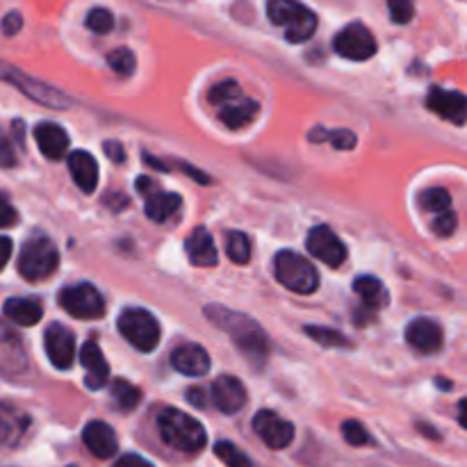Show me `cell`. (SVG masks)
I'll return each instance as SVG.
<instances>
[{"instance_id":"4dcf8cb0","label":"cell","mask_w":467,"mask_h":467,"mask_svg":"<svg viewBox=\"0 0 467 467\" xmlns=\"http://www.w3.org/2000/svg\"><path fill=\"white\" fill-rule=\"evenodd\" d=\"M420 205L438 217V214L442 213H450L451 199L450 194H447V190H442V187H431V190L422 192V196H420Z\"/></svg>"},{"instance_id":"4fadbf2b","label":"cell","mask_w":467,"mask_h":467,"mask_svg":"<svg viewBox=\"0 0 467 467\" xmlns=\"http://www.w3.org/2000/svg\"><path fill=\"white\" fill-rule=\"evenodd\" d=\"M427 108L445 121L456 123V126L467 123V96L461 91L431 87L427 94Z\"/></svg>"},{"instance_id":"30bf717a","label":"cell","mask_w":467,"mask_h":467,"mask_svg":"<svg viewBox=\"0 0 467 467\" xmlns=\"http://www.w3.org/2000/svg\"><path fill=\"white\" fill-rule=\"evenodd\" d=\"M333 48L342 57L363 62V59L374 57V53H377V39H374L372 30L368 26H363V23H349L345 30L337 32L336 41H333Z\"/></svg>"},{"instance_id":"bcb514c9","label":"cell","mask_w":467,"mask_h":467,"mask_svg":"<svg viewBox=\"0 0 467 467\" xmlns=\"http://www.w3.org/2000/svg\"><path fill=\"white\" fill-rule=\"evenodd\" d=\"M436 383L442 388V390H450V388H451L450 381H445V379H436Z\"/></svg>"},{"instance_id":"2e32d148","label":"cell","mask_w":467,"mask_h":467,"mask_svg":"<svg viewBox=\"0 0 467 467\" xmlns=\"http://www.w3.org/2000/svg\"><path fill=\"white\" fill-rule=\"evenodd\" d=\"M406 342L420 354H436L442 347V328L433 319L418 317L406 328Z\"/></svg>"},{"instance_id":"e575fe53","label":"cell","mask_w":467,"mask_h":467,"mask_svg":"<svg viewBox=\"0 0 467 467\" xmlns=\"http://www.w3.org/2000/svg\"><path fill=\"white\" fill-rule=\"evenodd\" d=\"M342 436H345V441L349 442L351 447H363L372 442V436H369L368 429L360 422H356V420H347V422L342 424Z\"/></svg>"},{"instance_id":"277c9868","label":"cell","mask_w":467,"mask_h":467,"mask_svg":"<svg viewBox=\"0 0 467 467\" xmlns=\"http://www.w3.org/2000/svg\"><path fill=\"white\" fill-rule=\"evenodd\" d=\"M269 21L283 27L285 39L290 44H304L317 30V16L306 5L292 3V0H274L267 5Z\"/></svg>"},{"instance_id":"8fae6325","label":"cell","mask_w":467,"mask_h":467,"mask_svg":"<svg viewBox=\"0 0 467 467\" xmlns=\"http://www.w3.org/2000/svg\"><path fill=\"white\" fill-rule=\"evenodd\" d=\"M137 192L146 199V217L155 223H162L181 208L182 199L173 192H162L150 178H137Z\"/></svg>"},{"instance_id":"ac0fdd59","label":"cell","mask_w":467,"mask_h":467,"mask_svg":"<svg viewBox=\"0 0 467 467\" xmlns=\"http://www.w3.org/2000/svg\"><path fill=\"white\" fill-rule=\"evenodd\" d=\"M213 401L217 409L226 415H235L244 409L246 390L240 379L219 377L213 386Z\"/></svg>"},{"instance_id":"836d02e7","label":"cell","mask_w":467,"mask_h":467,"mask_svg":"<svg viewBox=\"0 0 467 467\" xmlns=\"http://www.w3.org/2000/svg\"><path fill=\"white\" fill-rule=\"evenodd\" d=\"M85 26L89 27L91 32H96V35H108V32L114 27L112 12H108V9H103V7L91 9V12L87 14Z\"/></svg>"},{"instance_id":"44dd1931","label":"cell","mask_w":467,"mask_h":467,"mask_svg":"<svg viewBox=\"0 0 467 467\" xmlns=\"http://www.w3.org/2000/svg\"><path fill=\"white\" fill-rule=\"evenodd\" d=\"M171 365L185 377H203L210 369V356L201 345H182L171 354Z\"/></svg>"},{"instance_id":"6da1fadb","label":"cell","mask_w":467,"mask_h":467,"mask_svg":"<svg viewBox=\"0 0 467 467\" xmlns=\"http://www.w3.org/2000/svg\"><path fill=\"white\" fill-rule=\"evenodd\" d=\"M205 317L219 328V331L226 333L233 342H235L237 349L251 360V363H265V358L269 356V340L265 336L263 327H260L255 319H251L249 315L237 313V310L226 308V306L210 304L205 306Z\"/></svg>"},{"instance_id":"1f68e13d","label":"cell","mask_w":467,"mask_h":467,"mask_svg":"<svg viewBox=\"0 0 467 467\" xmlns=\"http://www.w3.org/2000/svg\"><path fill=\"white\" fill-rule=\"evenodd\" d=\"M214 454L219 456V461L226 467H254L251 465L249 456H246L240 447L233 445V442H217V445H214Z\"/></svg>"},{"instance_id":"5b68a950","label":"cell","mask_w":467,"mask_h":467,"mask_svg":"<svg viewBox=\"0 0 467 467\" xmlns=\"http://www.w3.org/2000/svg\"><path fill=\"white\" fill-rule=\"evenodd\" d=\"M274 274L281 285L296 295H313L319 287V274L308 258L295 251H278L274 258Z\"/></svg>"},{"instance_id":"e0dca14e","label":"cell","mask_w":467,"mask_h":467,"mask_svg":"<svg viewBox=\"0 0 467 467\" xmlns=\"http://www.w3.org/2000/svg\"><path fill=\"white\" fill-rule=\"evenodd\" d=\"M82 442H85V447L96 456V459H109V456L117 454L119 450V441L114 429L109 427V424L100 422V420H94V422H89L82 429Z\"/></svg>"},{"instance_id":"b9f144b4","label":"cell","mask_w":467,"mask_h":467,"mask_svg":"<svg viewBox=\"0 0 467 467\" xmlns=\"http://www.w3.org/2000/svg\"><path fill=\"white\" fill-rule=\"evenodd\" d=\"M114 467H155V465L149 463L146 459H141L140 454H126L114 463Z\"/></svg>"},{"instance_id":"f1b7e54d","label":"cell","mask_w":467,"mask_h":467,"mask_svg":"<svg viewBox=\"0 0 467 467\" xmlns=\"http://www.w3.org/2000/svg\"><path fill=\"white\" fill-rule=\"evenodd\" d=\"M306 336L313 337L317 345L328 347V349H345V347H349V340H347L340 331H336V328L306 327Z\"/></svg>"},{"instance_id":"ab89813d","label":"cell","mask_w":467,"mask_h":467,"mask_svg":"<svg viewBox=\"0 0 467 467\" xmlns=\"http://www.w3.org/2000/svg\"><path fill=\"white\" fill-rule=\"evenodd\" d=\"M0 27H3V35H5V36H14V35H16V32L23 27L21 14H18V12L5 14L3 26H0Z\"/></svg>"},{"instance_id":"7c38bea8","label":"cell","mask_w":467,"mask_h":467,"mask_svg":"<svg viewBox=\"0 0 467 467\" xmlns=\"http://www.w3.org/2000/svg\"><path fill=\"white\" fill-rule=\"evenodd\" d=\"M254 431L272 450H285L295 441V427L274 410H260L254 418Z\"/></svg>"},{"instance_id":"cb8c5ba5","label":"cell","mask_w":467,"mask_h":467,"mask_svg":"<svg viewBox=\"0 0 467 467\" xmlns=\"http://www.w3.org/2000/svg\"><path fill=\"white\" fill-rule=\"evenodd\" d=\"M5 317L12 319L18 327H35L44 315V308L36 299H7L3 306Z\"/></svg>"},{"instance_id":"4316f807","label":"cell","mask_w":467,"mask_h":467,"mask_svg":"<svg viewBox=\"0 0 467 467\" xmlns=\"http://www.w3.org/2000/svg\"><path fill=\"white\" fill-rule=\"evenodd\" d=\"M109 395H112V404L114 409L121 410V413H128V410L137 409L140 406V390H137L132 383L123 381V379H117V381L109 386Z\"/></svg>"},{"instance_id":"5bb4252c","label":"cell","mask_w":467,"mask_h":467,"mask_svg":"<svg viewBox=\"0 0 467 467\" xmlns=\"http://www.w3.org/2000/svg\"><path fill=\"white\" fill-rule=\"evenodd\" d=\"M310 254L317 260L327 263L328 267H340L347 260V246L342 244L340 237L333 233V228L328 226H315L308 233V240H306Z\"/></svg>"},{"instance_id":"ee69618b","label":"cell","mask_w":467,"mask_h":467,"mask_svg":"<svg viewBox=\"0 0 467 467\" xmlns=\"http://www.w3.org/2000/svg\"><path fill=\"white\" fill-rule=\"evenodd\" d=\"M187 397H190V401H192V404H194V406H199V409H203V406H205V397H203V392H201V390H190V392H187Z\"/></svg>"},{"instance_id":"8992f818","label":"cell","mask_w":467,"mask_h":467,"mask_svg":"<svg viewBox=\"0 0 467 467\" xmlns=\"http://www.w3.org/2000/svg\"><path fill=\"white\" fill-rule=\"evenodd\" d=\"M57 265H59L57 246L44 235L30 237V240L23 244L21 255H18V274L30 283L48 278L50 274L57 269Z\"/></svg>"},{"instance_id":"d4e9b609","label":"cell","mask_w":467,"mask_h":467,"mask_svg":"<svg viewBox=\"0 0 467 467\" xmlns=\"http://www.w3.org/2000/svg\"><path fill=\"white\" fill-rule=\"evenodd\" d=\"M354 292L363 299L365 308H383V306H388V301H390L386 285L374 276L356 278Z\"/></svg>"},{"instance_id":"f35d334b","label":"cell","mask_w":467,"mask_h":467,"mask_svg":"<svg viewBox=\"0 0 467 467\" xmlns=\"http://www.w3.org/2000/svg\"><path fill=\"white\" fill-rule=\"evenodd\" d=\"M0 167H16V150H14L12 141L5 132H0Z\"/></svg>"},{"instance_id":"d590c367","label":"cell","mask_w":467,"mask_h":467,"mask_svg":"<svg viewBox=\"0 0 467 467\" xmlns=\"http://www.w3.org/2000/svg\"><path fill=\"white\" fill-rule=\"evenodd\" d=\"M456 226H459V219H456V214L451 213H442L438 214L436 219H433V231L438 233L441 237H450L451 233L456 231Z\"/></svg>"},{"instance_id":"f546056e","label":"cell","mask_w":467,"mask_h":467,"mask_svg":"<svg viewBox=\"0 0 467 467\" xmlns=\"http://www.w3.org/2000/svg\"><path fill=\"white\" fill-rule=\"evenodd\" d=\"M226 251H228V258L233 260L235 265H246L251 260V242L244 233L235 231V233H228V240H226Z\"/></svg>"},{"instance_id":"52a82bcc","label":"cell","mask_w":467,"mask_h":467,"mask_svg":"<svg viewBox=\"0 0 467 467\" xmlns=\"http://www.w3.org/2000/svg\"><path fill=\"white\" fill-rule=\"evenodd\" d=\"M0 80L9 82V85L16 87L21 94H26L27 99H32L35 103L46 105V108L67 109L68 105H71V99H68L67 94H62V91L55 89V87L46 85V82L36 80V78L27 76L21 68L12 67V64L7 62H0Z\"/></svg>"},{"instance_id":"7a4b0ae2","label":"cell","mask_w":467,"mask_h":467,"mask_svg":"<svg viewBox=\"0 0 467 467\" xmlns=\"http://www.w3.org/2000/svg\"><path fill=\"white\" fill-rule=\"evenodd\" d=\"M158 431L169 447L185 454H196L205 447V429L178 409H164L158 415Z\"/></svg>"},{"instance_id":"83f0119b","label":"cell","mask_w":467,"mask_h":467,"mask_svg":"<svg viewBox=\"0 0 467 467\" xmlns=\"http://www.w3.org/2000/svg\"><path fill=\"white\" fill-rule=\"evenodd\" d=\"M23 427H26V422L18 420L14 410L0 404V445H12L23 433Z\"/></svg>"},{"instance_id":"ba28073f","label":"cell","mask_w":467,"mask_h":467,"mask_svg":"<svg viewBox=\"0 0 467 467\" xmlns=\"http://www.w3.org/2000/svg\"><path fill=\"white\" fill-rule=\"evenodd\" d=\"M119 331L137 351H153L160 342V324L149 310L128 308L119 317Z\"/></svg>"},{"instance_id":"603a6c76","label":"cell","mask_w":467,"mask_h":467,"mask_svg":"<svg viewBox=\"0 0 467 467\" xmlns=\"http://www.w3.org/2000/svg\"><path fill=\"white\" fill-rule=\"evenodd\" d=\"M68 171L85 194H91L99 185V164H96L94 155H89L87 150H73L68 155Z\"/></svg>"},{"instance_id":"60d3db41","label":"cell","mask_w":467,"mask_h":467,"mask_svg":"<svg viewBox=\"0 0 467 467\" xmlns=\"http://www.w3.org/2000/svg\"><path fill=\"white\" fill-rule=\"evenodd\" d=\"M105 155H108L112 162L121 164L123 160H126V150H123V146L119 144V141H105Z\"/></svg>"},{"instance_id":"3957f363","label":"cell","mask_w":467,"mask_h":467,"mask_svg":"<svg viewBox=\"0 0 467 467\" xmlns=\"http://www.w3.org/2000/svg\"><path fill=\"white\" fill-rule=\"evenodd\" d=\"M210 103L217 108V117L228 128H244L258 114V103L242 94L235 80H223L210 89Z\"/></svg>"},{"instance_id":"d6986e66","label":"cell","mask_w":467,"mask_h":467,"mask_svg":"<svg viewBox=\"0 0 467 467\" xmlns=\"http://www.w3.org/2000/svg\"><path fill=\"white\" fill-rule=\"evenodd\" d=\"M35 140L39 150L48 160H62L68 153V135L62 126L50 121H41L35 128Z\"/></svg>"},{"instance_id":"d6a6232c","label":"cell","mask_w":467,"mask_h":467,"mask_svg":"<svg viewBox=\"0 0 467 467\" xmlns=\"http://www.w3.org/2000/svg\"><path fill=\"white\" fill-rule=\"evenodd\" d=\"M108 64L114 73H119L121 78H126L135 71L137 59H135V55H132V50L114 48L108 53Z\"/></svg>"},{"instance_id":"9a60e30c","label":"cell","mask_w":467,"mask_h":467,"mask_svg":"<svg viewBox=\"0 0 467 467\" xmlns=\"http://www.w3.org/2000/svg\"><path fill=\"white\" fill-rule=\"evenodd\" d=\"M44 345L46 356H48V360L55 368H71L73 358H76V336H73L67 327H62V324H50V327L46 328Z\"/></svg>"},{"instance_id":"9c48e42d","label":"cell","mask_w":467,"mask_h":467,"mask_svg":"<svg viewBox=\"0 0 467 467\" xmlns=\"http://www.w3.org/2000/svg\"><path fill=\"white\" fill-rule=\"evenodd\" d=\"M59 306L76 319H99L105 313L103 296L89 283L64 287L59 292Z\"/></svg>"},{"instance_id":"74e56055","label":"cell","mask_w":467,"mask_h":467,"mask_svg":"<svg viewBox=\"0 0 467 467\" xmlns=\"http://www.w3.org/2000/svg\"><path fill=\"white\" fill-rule=\"evenodd\" d=\"M16 223H18V213L14 210V205L9 203L7 196L0 192V228L16 226Z\"/></svg>"},{"instance_id":"8d00e7d4","label":"cell","mask_w":467,"mask_h":467,"mask_svg":"<svg viewBox=\"0 0 467 467\" xmlns=\"http://www.w3.org/2000/svg\"><path fill=\"white\" fill-rule=\"evenodd\" d=\"M388 7H390L392 21L395 23H409L410 18H413L415 7L410 3H406V0H392Z\"/></svg>"},{"instance_id":"7402d4cb","label":"cell","mask_w":467,"mask_h":467,"mask_svg":"<svg viewBox=\"0 0 467 467\" xmlns=\"http://www.w3.org/2000/svg\"><path fill=\"white\" fill-rule=\"evenodd\" d=\"M185 251L190 255V263L196 267H214L219 263L217 246H214L213 235L203 226L194 228L185 242Z\"/></svg>"},{"instance_id":"f6af8a7d","label":"cell","mask_w":467,"mask_h":467,"mask_svg":"<svg viewBox=\"0 0 467 467\" xmlns=\"http://www.w3.org/2000/svg\"><path fill=\"white\" fill-rule=\"evenodd\" d=\"M459 422H461V427L467 429V400L461 401V406H459Z\"/></svg>"},{"instance_id":"ffe728a7","label":"cell","mask_w":467,"mask_h":467,"mask_svg":"<svg viewBox=\"0 0 467 467\" xmlns=\"http://www.w3.org/2000/svg\"><path fill=\"white\" fill-rule=\"evenodd\" d=\"M80 360L87 369V379H85V386L89 390H100V388L108 386V379H109V368H108V360H105L103 351L96 342H87L80 351Z\"/></svg>"},{"instance_id":"484cf974","label":"cell","mask_w":467,"mask_h":467,"mask_svg":"<svg viewBox=\"0 0 467 467\" xmlns=\"http://www.w3.org/2000/svg\"><path fill=\"white\" fill-rule=\"evenodd\" d=\"M310 141L315 144H322V141H331L333 149L337 150H351L356 146V135L347 128H337V130H328V128L317 126L313 132L308 135Z\"/></svg>"},{"instance_id":"7bdbcfd3","label":"cell","mask_w":467,"mask_h":467,"mask_svg":"<svg viewBox=\"0 0 467 467\" xmlns=\"http://www.w3.org/2000/svg\"><path fill=\"white\" fill-rule=\"evenodd\" d=\"M9 255H12V240H9V237L0 235V272L7 267Z\"/></svg>"}]
</instances>
